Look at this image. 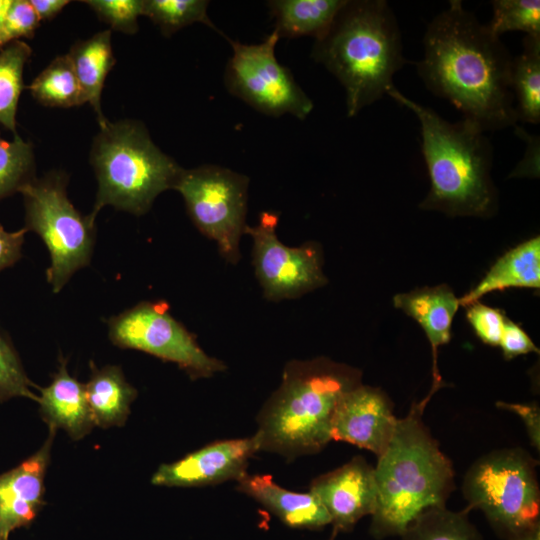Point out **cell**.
Wrapping results in <instances>:
<instances>
[{
	"label": "cell",
	"mask_w": 540,
	"mask_h": 540,
	"mask_svg": "<svg viewBox=\"0 0 540 540\" xmlns=\"http://www.w3.org/2000/svg\"><path fill=\"white\" fill-rule=\"evenodd\" d=\"M448 4L426 27L418 75L432 94L452 103L484 132L514 127L511 54L462 1Z\"/></svg>",
	"instance_id": "obj_1"
},
{
	"label": "cell",
	"mask_w": 540,
	"mask_h": 540,
	"mask_svg": "<svg viewBox=\"0 0 540 540\" xmlns=\"http://www.w3.org/2000/svg\"><path fill=\"white\" fill-rule=\"evenodd\" d=\"M430 398L398 418L389 445L377 457V501L369 528L375 539L401 536L424 511L446 506L455 488L452 463L422 420Z\"/></svg>",
	"instance_id": "obj_2"
},
{
	"label": "cell",
	"mask_w": 540,
	"mask_h": 540,
	"mask_svg": "<svg viewBox=\"0 0 540 540\" xmlns=\"http://www.w3.org/2000/svg\"><path fill=\"white\" fill-rule=\"evenodd\" d=\"M312 58L346 93L348 117L380 100L408 60L397 18L385 0H346L327 33L315 40Z\"/></svg>",
	"instance_id": "obj_3"
},
{
	"label": "cell",
	"mask_w": 540,
	"mask_h": 540,
	"mask_svg": "<svg viewBox=\"0 0 540 540\" xmlns=\"http://www.w3.org/2000/svg\"><path fill=\"white\" fill-rule=\"evenodd\" d=\"M361 380L358 368L327 357L289 361L257 416L260 451L287 460L320 452L332 440L338 401Z\"/></svg>",
	"instance_id": "obj_4"
},
{
	"label": "cell",
	"mask_w": 540,
	"mask_h": 540,
	"mask_svg": "<svg viewBox=\"0 0 540 540\" xmlns=\"http://www.w3.org/2000/svg\"><path fill=\"white\" fill-rule=\"evenodd\" d=\"M386 95L411 110L420 123L430 179L429 193L420 207L449 216H491L497 208V193L490 174L493 147L486 132L464 118L445 120L395 86Z\"/></svg>",
	"instance_id": "obj_5"
},
{
	"label": "cell",
	"mask_w": 540,
	"mask_h": 540,
	"mask_svg": "<svg viewBox=\"0 0 540 540\" xmlns=\"http://www.w3.org/2000/svg\"><path fill=\"white\" fill-rule=\"evenodd\" d=\"M90 161L98 182L89 213L94 219L106 205L137 216L147 213L160 193L174 188L183 170L155 145L143 123L130 119L100 126Z\"/></svg>",
	"instance_id": "obj_6"
},
{
	"label": "cell",
	"mask_w": 540,
	"mask_h": 540,
	"mask_svg": "<svg viewBox=\"0 0 540 540\" xmlns=\"http://www.w3.org/2000/svg\"><path fill=\"white\" fill-rule=\"evenodd\" d=\"M537 462L522 448H501L467 470L462 493L467 510L479 509L494 531L512 540L540 525Z\"/></svg>",
	"instance_id": "obj_7"
},
{
	"label": "cell",
	"mask_w": 540,
	"mask_h": 540,
	"mask_svg": "<svg viewBox=\"0 0 540 540\" xmlns=\"http://www.w3.org/2000/svg\"><path fill=\"white\" fill-rule=\"evenodd\" d=\"M68 176L52 171L27 183L20 193L25 205V229L34 231L46 245L50 266L47 282L54 293L72 275L90 264L95 244V219L84 216L69 200Z\"/></svg>",
	"instance_id": "obj_8"
},
{
	"label": "cell",
	"mask_w": 540,
	"mask_h": 540,
	"mask_svg": "<svg viewBox=\"0 0 540 540\" xmlns=\"http://www.w3.org/2000/svg\"><path fill=\"white\" fill-rule=\"evenodd\" d=\"M248 184L243 174L217 165H202L183 169L173 188L182 195L194 225L215 241L220 255L230 264L241 258Z\"/></svg>",
	"instance_id": "obj_9"
},
{
	"label": "cell",
	"mask_w": 540,
	"mask_h": 540,
	"mask_svg": "<svg viewBox=\"0 0 540 540\" xmlns=\"http://www.w3.org/2000/svg\"><path fill=\"white\" fill-rule=\"evenodd\" d=\"M106 323L115 346L173 362L192 380L211 377L227 367L199 346L195 336L170 314L165 301L139 302Z\"/></svg>",
	"instance_id": "obj_10"
},
{
	"label": "cell",
	"mask_w": 540,
	"mask_h": 540,
	"mask_svg": "<svg viewBox=\"0 0 540 540\" xmlns=\"http://www.w3.org/2000/svg\"><path fill=\"white\" fill-rule=\"evenodd\" d=\"M225 38L233 50L224 76L231 94L269 116L289 113L303 120L310 114L312 100L295 82L290 70L275 57V46L280 38L274 30L258 44Z\"/></svg>",
	"instance_id": "obj_11"
},
{
	"label": "cell",
	"mask_w": 540,
	"mask_h": 540,
	"mask_svg": "<svg viewBox=\"0 0 540 540\" xmlns=\"http://www.w3.org/2000/svg\"><path fill=\"white\" fill-rule=\"evenodd\" d=\"M278 222L276 212L263 211L256 225L245 228L253 241L256 278L264 298L272 302L298 298L328 282L323 273L321 245L315 241L298 247L283 244L276 234Z\"/></svg>",
	"instance_id": "obj_12"
},
{
	"label": "cell",
	"mask_w": 540,
	"mask_h": 540,
	"mask_svg": "<svg viewBox=\"0 0 540 540\" xmlns=\"http://www.w3.org/2000/svg\"><path fill=\"white\" fill-rule=\"evenodd\" d=\"M259 451L256 434L215 441L175 462L160 465L151 483L166 487H201L237 481L247 473L250 458Z\"/></svg>",
	"instance_id": "obj_13"
},
{
	"label": "cell",
	"mask_w": 540,
	"mask_h": 540,
	"mask_svg": "<svg viewBox=\"0 0 540 540\" xmlns=\"http://www.w3.org/2000/svg\"><path fill=\"white\" fill-rule=\"evenodd\" d=\"M398 418L387 394L364 384L338 401L331 423V439L366 449L379 457L389 445Z\"/></svg>",
	"instance_id": "obj_14"
},
{
	"label": "cell",
	"mask_w": 540,
	"mask_h": 540,
	"mask_svg": "<svg viewBox=\"0 0 540 540\" xmlns=\"http://www.w3.org/2000/svg\"><path fill=\"white\" fill-rule=\"evenodd\" d=\"M309 492L328 512L333 535L351 531L360 519L375 510L374 468L363 457L355 456L339 468L315 478Z\"/></svg>",
	"instance_id": "obj_15"
},
{
	"label": "cell",
	"mask_w": 540,
	"mask_h": 540,
	"mask_svg": "<svg viewBox=\"0 0 540 540\" xmlns=\"http://www.w3.org/2000/svg\"><path fill=\"white\" fill-rule=\"evenodd\" d=\"M55 431L50 428L49 437L35 454L0 474V540H8L15 529L29 527L45 504L44 478Z\"/></svg>",
	"instance_id": "obj_16"
},
{
	"label": "cell",
	"mask_w": 540,
	"mask_h": 540,
	"mask_svg": "<svg viewBox=\"0 0 540 540\" xmlns=\"http://www.w3.org/2000/svg\"><path fill=\"white\" fill-rule=\"evenodd\" d=\"M393 305L420 325L431 345L433 387L430 393L434 394L442 385L437 368L438 348L451 339L452 321L460 306L459 298L448 285L441 284L399 293L393 297Z\"/></svg>",
	"instance_id": "obj_17"
},
{
	"label": "cell",
	"mask_w": 540,
	"mask_h": 540,
	"mask_svg": "<svg viewBox=\"0 0 540 540\" xmlns=\"http://www.w3.org/2000/svg\"><path fill=\"white\" fill-rule=\"evenodd\" d=\"M237 490L259 502L288 527L321 529L331 524L328 512L316 496L287 490L270 475L246 473L237 480Z\"/></svg>",
	"instance_id": "obj_18"
},
{
	"label": "cell",
	"mask_w": 540,
	"mask_h": 540,
	"mask_svg": "<svg viewBox=\"0 0 540 540\" xmlns=\"http://www.w3.org/2000/svg\"><path fill=\"white\" fill-rule=\"evenodd\" d=\"M38 403L43 420L49 428H61L74 440L88 434L94 426L87 403L85 384L71 376L67 360L59 356V366L51 383L40 388Z\"/></svg>",
	"instance_id": "obj_19"
},
{
	"label": "cell",
	"mask_w": 540,
	"mask_h": 540,
	"mask_svg": "<svg viewBox=\"0 0 540 540\" xmlns=\"http://www.w3.org/2000/svg\"><path fill=\"white\" fill-rule=\"evenodd\" d=\"M539 287L540 237L534 236L498 258L476 286L459 298V303L467 307L495 291Z\"/></svg>",
	"instance_id": "obj_20"
},
{
	"label": "cell",
	"mask_w": 540,
	"mask_h": 540,
	"mask_svg": "<svg viewBox=\"0 0 540 540\" xmlns=\"http://www.w3.org/2000/svg\"><path fill=\"white\" fill-rule=\"evenodd\" d=\"M90 369L85 392L94 425L103 428L124 425L137 390L127 382L119 366L106 365L99 369L90 362Z\"/></svg>",
	"instance_id": "obj_21"
},
{
	"label": "cell",
	"mask_w": 540,
	"mask_h": 540,
	"mask_svg": "<svg viewBox=\"0 0 540 540\" xmlns=\"http://www.w3.org/2000/svg\"><path fill=\"white\" fill-rule=\"evenodd\" d=\"M67 54L84 102H88L94 109L99 126L104 125L108 120L101 109V94L108 73L116 62L112 50L111 29L76 42Z\"/></svg>",
	"instance_id": "obj_22"
},
{
	"label": "cell",
	"mask_w": 540,
	"mask_h": 540,
	"mask_svg": "<svg viewBox=\"0 0 540 540\" xmlns=\"http://www.w3.org/2000/svg\"><path fill=\"white\" fill-rule=\"evenodd\" d=\"M346 0H274L269 1L275 18L274 31L279 38L323 37Z\"/></svg>",
	"instance_id": "obj_23"
},
{
	"label": "cell",
	"mask_w": 540,
	"mask_h": 540,
	"mask_svg": "<svg viewBox=\"0 0 540 540\" xmlns=\"http://www.w3.org/2000/svg\"><path fill=\"white\" fill-rule=\"evenodd\" d=\"M511 90L518 122H540V36L526 35L522 52L512 59Z\"/></svg>",
	"instance_id": "obj_24"
},
{
	"label": "cell",
	"mask_w": 540,
	"mask_h": 540,
	"mask_svg": "<svg viewBox=\"0 0 540 540\" xmlns=\"http://www.w3.org/2000/svg\"><path fill=\"white\" fill-rule=\"evenodd\" d=\"M27 89L36 101L47 107L70 108L85 103L67 53L54 58Z\"/></svg>",
	"instance_id": "obj_25"
},
{
	"label": "cell",
	"mask_w": 540,
	"mask_h": 540,
	"mask_svg": "<svg viewBox=\"0 0 540 540\" xmlns=\"http://www.w3.org/2000/svg\"><path fill=\"white\" fill-rule=\"evenodd\" d=\"M402 540H484L470 521L468 510L430 508L420 514L401 534Z\"/></svg>",
	"instance_id": "obj_26"
},
{
	"label": "cell",
	"mask_w": 540,
	"mask_h": 540,
	"mask_svg": "<svg viewBox=\"0 0 540 540\" xmlns=\"http://www.w3.org/2000/svg\"><path fill=\"white\" fill-rule=\"evenodd\" d=\"M32 53L26 42L17 40L0 49V124L10 130L14 137L16 112L24 88L23 70Z\"/></svg>",
	"instance_id": "obj_27"
},
{
	"label": "cell",
	"mask_w": 540,
	"mask_h": 540,
	"mask_svg": "<svg viewBox=\"0 0 540 540\" xmlns=\"http://www.w3.org/2000/svg\"><path fill=\"white\" fill-rule=\"evenodd\" d=\"M205 0H143V15L156 24L165 37L193 23H203L222 34L207 14Z\"/></svg>",
	"instance_id": "obj_28"
},
{
	"label": "cell",
	"mask_w": 540,
	"mask_h": 540,
	"mask_svg": "<svg viewBox=\"0 0 540 540\" xmlns=\"http://www.w3.org/2000/svg\"><path fill=\"white\" fill-rule=\"evenodd\" d=\"M34 172L32 144L19 135L11 141L0 137V200L20 192L35 178Z\"/></svg>",
	"instance_id": "obj_29"
},
{
	"label": "cell",
	"mask_w": 540,
	"mask_h": 540,
	"mask_svg": "<svg viewBox=\"0 0 540 540\" xmlns=\"http://www.w3.org/2000/svg\"><path fill=\"white\" fill-rule=\"evenodd\" d=\"M496 36L521 31L528 36H540L539 0H494L492 18L486 24Z\"/></svg>",
	"instance_id": "obj_30"
},
{
	"label": "cell",
	"mask_w": 540,
	"mask_h": 540,
	"mask_svg": "<svg viewBox=\"0 0 540 540\" xmlns=\"http://www.w3.org/2000/svg\"><path fill=\"white\" fill-rule=\"evenodd\" d=\"M37 387L26 375L19 355L7 332L0 325V402L27 397L38 402L31 391Z\"/></svg>",
	"instance_id": "obj_31"
},
{
	"label": "cell",
	"mask_w": 540,
	"mask_h": 540,
	"mask_svg": "<svg viewBox=\"0 0 540 540\" xmlns=\"http://www.w3.org/2000/svg\"><path fill=\"white\" fill-rule=\"evenodd\" d=\"M111 29L126 34L138 31V17L143 15V0L84 1Z\"/></svg>",
	"instance_id": "obj_32"
},
{
	"label": "cell",
	"mask_w": 540,
	"mask_h": 540,
	"mask_svg": "<svg viewBox=\"0 0 540 540\" xmlns=\"http://www.w3.org/2000/svg\"><path fill=\"white\" fill-rule=\"evenodd\" d=\"M466 317L476 336L490 346H499L507 317L498 308L475 302L467 306Z\"/></svg>",
	"instance_id": "obj_33"
},
{
	"label": "cell",
	"mask_w": 540,
	"mask_h": 540,
	"mask_svg": "<svg viewBox=\"0 0 540 540\" xmlns=\"http://www.w3.org/2000/svg\"><path fill=\"white\" fill-rule=\"evenodd\" d=\"M39 25L40 20L29 0H12L4 21L2 47L22 37H33Z\"/></svg>",
	"instance_id": "obj_34"
},
{
	"label": "cell",
	"mask_w": 540,
	"mask_h": 540,
	"mask_svg": "<svg viewBox=\"0 0 540 540\" xmlns=\"http://www.w3.org/2000/svg\"><path fill=\"white\" fill-rule=\"evenodd\" d=\"M515 134L525 142L522 159L509 174V178H538L540 172V139L538 135L529 134L522 126H514Z\"/></svg>",
	"instance_id": "obj_35"
},
{
	"label": "cell",
	"mask_w": 540,
	"mask_h": 540,
	"mask_svg": "<svg viewBox=\"0 0 540 540\" xmlns=\"http://www.w3.org/2000/svg\"><path fill=\"white\" fill-rule=\"evenodd\" d=\"M499 346L506 360L529 353H539L538 347L526 331L508 318L505 322Z\"/></svg>",
	"instance_id": "obj_36"
},
{
	"label": "cell",
	"mask_w": 540,
	"mask_h": 540,
	"mask_svg": "<svg viewBox=\"0 0 540 540\" xmlns=\"http://www.w3.org/2000/svg\"><path fill=\"white\" fill-rule=\"evenodd\" d=\"M497 408L508 410L517 414L526 428L532 446L540 450V408L536 402L528 404L507 403L503 401L496 402Z\"/></svg>",
	"instance_id": "obj_37"
},
{
	"label": "cell",
	"mask_w": 540,
	"mask_h": 540,
	"mask_svg": "<svg viewBox=\"0 0 540 540\" xmlns=\"http://www.w3.org/2000/svg\"><path fill=\"white\" fill-rule=\"evenodd\" d=\"M26 232L25 228L8 232L0 226V271L13 266L21 258Z\"/></svg>",
	"instance_id": "obj_38"
},
{
	"label": "cell",
	"mask_w": 540,
	"mask_h": 540,
	"mask_svg": "<svg viewBox=\"0 0 540 540\" xmlns=\"http://www.w3.org/2000/svg\"><path fill=\"white\" fill-rule=\"evenodd\" d=\"M41 21L55 18L70 2L67 0H29Z\"/></svg>",
	"instance_id": "obj_39"
},
{
	"label": "cell",
	"mask_w": 540,
	"mask_h": 540,
	"mask_svg": "<svg viewBox=\"0 0 540 540\" xmlns=\"http://www.w3.org/2000/svg\"><path fill=\"white\" fill-rule=\"evenodd\" d=\"M12 0H0V49L2 48V31L5 17Z\"/></svg>",
	"instance_id": "obj_40"
},
{
	"label": "cell",
	"mask_w": 540,
	"mask_h": 540,
	"mask_svg": "<svg viewBox=\"0 0 540 540\" xmlns=\"http://www.w3.org/2000/svg\"><path fill=\"white\" fill-rule=\"evenodd\" d=\"M512 540H540V525L535 526L528 532L512 539Z\"/></svg>",
	"instance_id": "obj_41"
}]
</instances>
